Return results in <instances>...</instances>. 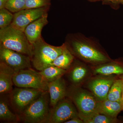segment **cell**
Returning a JSON list of instances; mask_svg holds the SVG:
<instances>
[{"mask_svg": "<svg viewBox=\"0 0 123 123\" xmlns=\"http://www.w3.org/2000/svg\"><path fill=\"white\" fill-rule=\"evenodd\" d=\"M44 91L30 88H15L10 93V102L18 115L21 113Z\"/></svg>", "mask_w": 123, "mask_h": 123, "instance_id": "cell-8", "label": "cell"}, {"mask_svg": "<svg viewBox=\"0 0 123 123\" xmlns=\"http://www.w3.org/2000/svg\"><path fill=\"white\" fill-rule=\"evenodd\" d=\"M65 44L75 59L91 66L112 60L105 49L95 38L81 33L66 35Z\"/></svg>", "mask_w": 123, "mask_h": 123, "instance_id": "cell-1", "label": "cell"}, {"mask_svg": "<svg viewBox=\"0 0 123 123\" xmlns=\"http://www.w3.org/2000/svg\"><path fill=\"white\" fill-rule=\"evenodd\" d=\"M84 121L79 117H75L65 121L64 123H84Z\"/></svg>", "mask_w": 123, "mask_h": 123, "instance_id": "cell-27", "label": "cell"}, {"mask_svg": "<svg viewBox=\"0 0 123 123\" xmlns=\"http://www.w3.org/2000/svg\"><path fill=\"white\" fill-rule=\"evenodd\" d=\"M15 71L6 64L0 62V93H10L13 90Z\"/></svg>", "mask_w": 123, "mask_h": 123, "instance_id": "cell-16", "label": "cell"}, {"mask_svg": "<svg viewBox=\"0 0 123 123\" xmlns=\"http://www.w3.org/2000/svg\"><path fill=\"white\" fill-rule=\"evenodd\" d=\"M48 13L29 24L26 27L24 32L29 42L32 44L42 37L41 33L43 28L48 24Z\"/></svg>", "mask_w": 123, "mask_h": 123, "instance_id": "cell-15", "label": "cell"}, {"mask_svg": "<svg viewBox=\"0 0 123 123\" xmlns=\"http://www.w3.org/2000/svg\"><path fill=\"white\" fill-rule=\"evenodd\" d=\"M88 65L75 59L69 69L68 78L70 82L74 86H79L86 80L89 75V68Z\"/></svg>", "mask_w": 123, "mask_h": 123, "instance_id": "cell-12", "label": "cell"}, {"mask_svg": "<svg viewBox=\"0 0 123 123\" xmlns=\"http://www.w3.org/2000/svg\"><path fill=\"white\" fill-rule=\"evenodd\" d=\"M0 60L15 72L31 68V59L30 56L1 46H0Z\"/></svg>", "mask_w": 123, "mask_h": 123, "instance_id": "cell-10", "label": "cell"}, {"mask_svg": "<svg viewBox=\"0 0 123 123\" xmlns=\"http://www.w3.org/2000/svg\"><path fill=\"white\" fill-rule=\"evenodd\" d=\"M120 103L121 104V106H122V109H123V92H122V96H121Z\"/></svg>", "mask_w": 123, "mask_h": 123, "instance_id": "cell-29", "label": "cell"}, {"mask_svg": "<svg viewBox=\"0 0 123 123\" xmlns=\"http://www.w3.org/2000/svg\"><path fill=\"white\" fill-rule=\"evenodd\" d=\"M121 4L123 5V0H121Z\"/></svg>", "mask_w": 123, "mask_h": 123, "instance_id": "cell-31", "label": "cell"}, {"mask_svg": "<svg viewBox=\"0 0 123 123\" xmlns=\"http://www.w3.org/2000/svg\"><path fill=\"white\" fill-rule=\"evenodd\" d=\"M0 120L1 121L14 123L20 121L18 115L13 113L10 110L7 102L1 98L0 101Z\"/></svg>", "mask_w": 123, "mask_h": 123, "instance_id": "cell-21", "label": "cell"}, {"mask_svg": "<svg viewBox=\"0 0 123 123\" xmlns=\"http://www.w3.org/2000/svg\"><path fill=\"white\" fill-rule=\"evenodd\" d=\"M91 69L94 75H123V58L112 59L105 63L91 66Z\"/></svg>", "mask_w": 123, "mask_h": 123, "instance_id": "cell-13", "label": "cell"}, {"mask_svg": "<svg viewBox=\"0 0 123 123\" xmlns=\"http://www.w3.org/2000/svg\"><path fill=\"white\" fill-rule=\"evenodd\" d=\"M67 90L65 81L62 77L49 83L48 91L50 96V106L52 108L55 107L60 101L65 98Z\"/></svg>", "mask_w": 123, "mask_h": 123, "instance_id": "cell-14", "label": "cell"}, {"mask_svg": "<svg viewBox=\"0 0 123 123\" xmlns=\"http://www.w3.org/2000/svg\"><path fill=\"white\" fill-rule=\"evenodd\" d=\"M89 0L91 1H102L103 0Z\"/></svg>", "mask_w": 123, "mask_h": 123, "instance_id": "cell-30", "label": "cell"}, {"mask_svg": "<svg viewBox=\"0 0 123 123\" xmlns=\"http://www.w3.org/2000/svg\"><path fill=\"white\" fill-rule=\"evenodd\" d=\"M13 84L19 88H30L48 91L49 82L39 72L31 68L15 72Z\"/></svg>", "mask_w": 123, "mask_h": 123, "instance_id": "cell-6", "label": "cell"}, {"mask_svg": "<svg viewBox=\"0 0 123 123\" xmlns=\"http://www.w3.org/2000/svg\"><path fill=\"white\" fill-rule=\"evenodd\" d=\"M75 59L74 56L68 49L65 44L62 53L54 60L52 65L67 70L70 68Z\"/></svg>", "mask_w": 123, "mask_h": 123, "instance_id": "cell-18", "label": "cell"}, {"mask_svg": "<svg viewBox=\"0 0 123 123\" xmlns=\"http://www.w3.org/2000/svg\"><path fill=\"white\" fill-rule=\"evenodd\" d=\"M121 0H103L104 4L108 5L114 9H117L121 4Z\"/></svg>", "mask_w": 123, "mask_h": 123, "instance_id": "cell-26", "label": "cell"}, {"mask_svg": "<svg viewBox=\"0 0 123 123\" xmlns=\"http://www.w3.org/2000/svg\"><path fill=\"white\" fill-rule=\"evenodd\" d=\"M66 96L76 106L81 120L97 113L98 102L89 91L72 86L67 90Z\"/></svg>", "mask_w": 123, "mask_h": 123, "instance_id": "cell-4", "label": "cell"}, {"mask_svg": "<svg viewBox=\"0 0 123 123\" xmlns=\"http://www.w3.org/2000/svg\"><path fill=\"white\" fill-rule=\"evenodd\" d=\"M49 0H26L25 9L49 7Z\"/></svg>", "mask_w": 123, "mask_h": 123, "instance_id": "cell-25", "label": "cell"}, {"mask_svg": "<svg viewBox=\"0 0 123 123\" xmlns=\"http://www.w3.org/2000/svg\"><path fill=\"white\" fill-rule=\"evenodd\" d=\"M97 76L89 80L86 86L97 101L101 102L107 99L111 86L118 76Z\"/></svg>", "mask_w": 123, "mask_h": 123, "instance_id": "cell-9", "label": "cell"}, {"mask_svg": "<svg viewBox=\"0 0 123 123\" xmlns=\"http://www.w3.org/2000/svg\"><path fill=\"white\" fill-rule=\"evenodd\" d=\"M74 104L69 98H64L50 110L44 123H64L70 119L79 117Z\"/></svg>", "mask_w": 123, "mask_h": 123, "instance_id": "cell-7", "label": "cell"}, {"mask_svg": "<svg viewBox=\"0 0 123 123\" xmlns=\"http://www.w3.org/2000/svg\"><path fill=\"white\" fill-rule=\"evenodd\" d=\"M26 0H9L5 8L13 13L25 9Z\"/></svg>", "mask_w": 123, "mask_h": 123, "instance_id": "cell-24", "label": "cell"}, {"mask_svg": "<svg viewBox=\"0 0 123 123\" xmlns=\"http://www.w3.org/2000/svg\"><path fill=\"white\" fill-rule=\"evenodd\" d=\"M48 7L24 9L14 14L13 20L10 25L24 32L29 24L48 13Z\"/></svg>", "mask_w": 123, "mask_h": 123, "instance_id": "cell-11", "label": "cell"}, {"mask_svg": "<svg viewBox=\"0 0 123 123\" xmlns=\"http://www.w3.org/2000/svg\"><path fill=\"white\" fill-rule=\"evenodd\" d=\"M0 46L26 55L31 59L33 55V44L29 42L24 31L10 25L0 29Z\"/></svg>", "mask_w": 123, "mask_h": 123, "instance_id": "cell-3", "label": "cell"}, {"mask_svg": "<svg viewBox=\"0 0 123 123\" xmlns=\"http://www.w3.org/2000/svg\"><path fill=\"white\" fill-rule=\"evenodd\" d=\"M121 111H123V109L120 102L111 101L106 99L98 102L97 113L112 118H117V116Z\"/></svg>", "mask_w": 123, "mask_h": 123, "instance_id": "cell-17", "label": "cell"}, {"mask_svg": "<svg viewBox=\"0 0 123 123\" xmlns=\"http://www.w3.org/2000/svg\"><path fill=\"white\" fill-rule=\"evenodd\" d=\"M9 0H0V9L5 8L6 5Z\"/></svg>", "mask_w": 123, "mask_h": 123, "instance_id": "cell-28", "label": "cell"}, {"mask_svg": "<svg viewBox=\"0 0 123 123\" xmlns=\"http://www.w3.org/2000/svg\"><path fill=\"white\" fill-rule=\"evenodd\" d=\"M82 120L85 123H115L119 121L117 118H112L98 113H95Z\"/></svg>", "mask_w": 123, "mask_h": 123, "instance_id": "cell-22", "label": "cell"}, {"mask_svg": "<svg viewBox=\"0 0 123 123\" xmlns=\"http://www.w3.org/2000/svg\"><path fill=\"white\" fill-rule=\"evenodd\" d=\"M48 91H43L21 113L18 115L20 121L24 123H44L50 110Z\"/></svg>", "mask_w": 123, "mask_h": 123, "instance_id": "cell-5", "label": "cell"}, {"mask_svg": "<svg viewBox=\"0 0 123 123\" xmlns=\"http://www.w3.org/2000/svg\"><path fill=\"white\" fill-rule=\"evenodd\" d=\"M33 46V54L31 64L34 68L39 71L52 65L54 60L62 53L65 44L60 46H52L47 43L41 37Z\"/></svg>", "mask_w": 123, "mask_h": 123, "instance_id": "cell-2", "label": "cell"}, {"mask_svg": "<svg viewBox=\"0 0 123 123\" xmlns=\"http://www.w3.org/2000/svg\"><path fill=\"white\" fill-rule=\"evenodd\" d=\"M123 87V75L118 77L110 88L107 99L112 101L120 102Z\"/></svg>", "mask_w": 123, "mask_h": 123, "instance_id": "cell-20", "label": "cell"}, {"mask_svg": "<svg viewBox=\"0 0 123 123\" xmlns=\"http://www.w3.org/2000/svg\"><path fill=\"white\" fill-rule=\"evenodd\" d=\"M13 17L14 14L5 8L0 9V29H3L10 25Z\"/></svg>", "mask_w": 123, "mask_h": 123, "instance_id": "cell-23", "label": "cell"}, {"mask_svg": "<svg viewBox=\"0 0 123 123\" xmlns=\"http://www.w3.org/2000/svg\"><path fill=\"white\" fill-rule=\"evenodd\" d=\"M67 72V70L53 65L49 66L39 71L40 74L49 83L62 77Z\"/></svg>", "mask_w": 123, "mask_h": 123, "instance_id": "cell-19", "label": "cell"}]
</instances>
